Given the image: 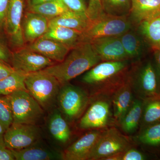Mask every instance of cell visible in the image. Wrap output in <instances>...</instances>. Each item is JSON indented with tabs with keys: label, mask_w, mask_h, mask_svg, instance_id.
Returning <instances> with one entry per match:
<instances>
[{
	"label": "cell",
	"mask_w": 160,
	"mask_h": 160,
	"mask_svg": "<svg viewBox=\"0 0 160 160\" xmlns=\"http://www.w3.org/2000/svg\"><path fill=\"white\" fill-rule=\"evenodd\" d=\"M102 61L90 42H84L70 50L61 62L42 71L57 79L61 86L97 65Z\"/></svg>",
	"instance_id": "1"
},
{
	"label": "cell",
	"mask_w": 160,
	"mask_h": 160,
	"mask_svg": "<svg viewBox=\"0 0 160 160\" xmlns=\"http://www.w3.org/2000/svg\"><path fill=\"white\" fill-rule=\"evenodd\" d=\"M25 83L27 91L44 110L53 109L62 86L56 78L41 70L26 74Z\"/></svg>",
	"instance_id": "2"
},
{
	"label": "cell",
	"mask_w": 160,
	"mask_h": 160,
	"mask_svg": "<svg viewBox=\"0 0 160 160\" xmlns=\"http://www.w3.org/2000/svg\"><path fill=\"white\" fill-rule=\"evenodd\" d=\"M132 28L131 21L127 16H117L106 14L90 21L87 29L82 32L85 42L97 38L119 37Z\"/></svg>",
	"instance_id": "3"
},
{
	"label": "cell",
	"mask_w": 160,
	"mask_h": 160,
	"mask_svg": "<svg viewBox=\"0 0 160 160\" xmlns=\"http://www.w3.org/2000/svg\"><path fill=\"white\" fill-rule=\"evenodd\" d=\"M13 123L36 125L44 116V109L28 91L20 90L9 95Z\"/></svg>",
	"instance_id": "4"
},
{
	"label": "cell",
	"mask_w": 160,
	"mask_h": 160,
	"mask_svg": "<svg viewBox=\"0 0 160 160\" xmlns=\"http://www.w3.org/2000/svg\"><path fill=\"white\" fill-rule=\"evenodd\" d=\"M88 102V95L79 87L68 83L61 86L57 102L60 111L69 121H74L80 117Z\"/></svg>",
	"instance_id": "5"
},
{
	"label": "cell",
	"mask_w": 160,
	"mask_h": 160,
	"mask_svg": "<svg viewBox=\"0 0 160 160\" xmlns=\"http://www.w3.org/2000/svg\"><path fill=\"white\" fill-rule=\"evenodd\" d=\"M24 0H9L6 13L4 32L12 51L25 47L22 22L24 12Z\"/></svg>",
	"instance_id": "6"
},
{
	"label": "cell",
	"mask_w": 160,
	"mask_h": 160,
	"mask_svg": "<svg viewBox=\"0 0 160 160\" xmlns=\"http://www.w3.org/2000/svg\"><path fill=\"white\" fill-rule=\"evenodd\" d=\"M40 135L36 125L12 123L4 134L5 146L11 150L24 149L38 142Z\"/></svg>",
	"instance_id": "7"
},
{
	"label": "cell",
	"mask_w": 160,
	"mask_h": 160,
	"mask_svg": "<svg viewBox=\"0 0 160 160\" xmlns=\"http://www.w3.org/2000/svg\"><path fill=\"white\" fill-rule=\"evenodd\" d=\"M128 140L115 128L102 132L89 160H104L129 149Z\"/></svg>",
	"instance_id": "8"
},
{
	"label": "cell",
	"mask_w": 160,
	"mask_h": 160,
	"mask_svg": "<svg viewBox=\"0 0 160 160\" xmlns=\"http://www.w3.org/2000/svg\"><path fill=\"white\" fill-rule=\"evenodd\" d=\"M10 64L15 70L28 74L41 71L54 65L55 62L24 47L12 51Z\"/></svg>",
	"instance_id": "9"
},
{
	"label": "cell",
	"mask_w": 160,
	"mask_h": 160,
	"mask_svg": "<svg viewBox=\"0 0 160 160\" xmlns=\"http://www.w3.org/2000/svg\"><path fill=\"white\" fill-rule=\"evenodd\" d=\"M127 66L126 60L108 61L98 63L83 76L82 81L90 85H100L116 77Z\"/></svg>",
	"instance_id": "10"
},
{
	"label": "cell",
	"mask_w": 160,
	"mask_h": 160,
	"mask_svg": "<svg viewBox=\"0 0 160 160\" xmlns=\"http://www.w3.org/2000/svg\"><path fill=\"white\" fill-rule=\"evenodd\" d=\"M102 61H124L129 59L119 37L97 38L89 41Z\"/></svg>",
	"instance_id": "11"
},
{
	"label": "cell",
	"mask_w": 160,
	"mask_h": 160,
	"mask_svg": "<svg viewBox=\"0 0 160 160\" xmlns=\"http://www.w3.org/2000/svg\"><path fill=\"white\" fill-rule=\"evenodd\" d=\"M102 133L92 131L84 135L65 150L63 160H89Z\"/></svg>",
	"instance_id": "12"
},
{
	"label": "cell",
	"mask_w": 160,
	"mask_h": 160,
	"mask_svg": "<svg viewBox=\"0 0 160 160\" xmlns=\"http://www.w3.org/2000/svg\"><path fill=\"white\" fill-rule=\"evenodd\" d=\"M110 116V107L106 101H98L92 104L80 120L79 126L83 129L106 127Z\"/></svg>",
	"instance_id": "13"
},
{
	"label": "cell",
	"mask_w": 160,
	"mask_h": 160,
	"mask_svg": "<svg viewBox=\"0 0 160 160\" xmlns=\"http://www.w3.org/2000/svg\"><path fill=\"white\" fill-rule=\"evenodd\" d=\"M26 47L58 63L62 62L71 50L66 45L58 41L42 37Z\"/></svg>",
	"instance_id": "14"
},
{
	"label": "cell",
	"mask_w": 160,
	"mask_h": 160,
	"mask_svg": "<svg viewBox=\"0 0 160 160\" xmlns=\"http://www.w3.org/2000/svg\"><path fill=\"white\" fill-rule=\"evenodd\" d=\"M49 28V20L41 15L29 11L23 16L22 28L25 42H33L42 37Z\"/></svg>",
	"instance_id": "15"
},
{
	"label": "cell",
	"mask_w": 160,
	"mask_h": 160,
	"mask_svg": "<svg viewBox=\"0 0 160 160\" xmlns=\"http://www.w3.org/2000/svg\"><path fill=\"white\" fill-rule=\"evenodd\" d=\"M130 21L138 25L160 16V0H132Z\"/></svg>",
	"instance_id": "16"
},
{
	"label": "cell",
	"mask_w": 160,
	"mask_h": 160,
	"mask_svg": "<svg viewBox=\"0 0 160 160\" xmlns=\"http://www.w3.org/2000/svg\"><path fill=\"white\" fill-rule=\"evenodd\" d=\"M11 150L16 160H63L62 153L42 146L39 141L27 148Z\"/></svg>",
	"instance_id": "17"
},
{
	"label": "cell",
	"mask_w": 160,
	"mask_h": 160,
	"mask_svg": "<svg viewBox=\"0 0 160 160\" xmlns=\"http://www.w3.org/2000/svg\"><path fill=\"white\" fill-rule=\"evenodd\" d=\"M42 37L55 40L70 49L85 42L82 32L63 26H49L48 31Z\"/></svg>",
	"instance_id": "18"
},
{
	"label": "cell",
	"mask_w": 160,
	"mask_h": 160,
	"mask_svg": "<svg viewBox=\"0 0 160 160\" xmlns=\"http://www.w3.org/2000/svg\"><path fill=\"white\" fill-rule=\"evenodd\" d=\"M139 86L143 99L160 96V87L155 70L151 63H147L141 70Z\"/></svg>",
	"instance_id": "19"
},
{
	"label": "cell",
	"mask_w": 160,
	"mask_h": 160,
	"mask_svg": "<svg viewBox=\"0 0 160 160\" xmlns=\"http://www.w3.org/2000/svg\"><path fill=\"white\" fill-rule=\"evenodd\" d=\"M48 128L52 137L58 142L65 144L69 141L71 132L59 109H54L51 112L48 121Z\"/></svg>",
	"instance_id": "20"
},
{
	"label": "cell",
	"mask_w": 160,
	"mask_h": 160,
	"mask_svg": "<svg viewBox=\"0 0 160 160\" xmlns=\"http://www.w3.org/2000/svg\"><path fill=\"white\" fill-rule=\"evenodd\" d=\"M90 22L87 16L69 11L49 20V26H63L83 32L87 29Z\"/></svg>",
	"instance_id": "21"
},
{
	"label": "cell",
	"mask_w": 160,
	"mask_h": 160,
	"mask_svg": "<svg viewBox=\"0 0 160 160\" xmlns=\"http://www.w3.org/2000/svg\"><path fill=\"white\" fill-rule=\"evenodd\" d=\"M132 94L129 82L123 84L118 89L113 99L115 119L121 122L132 104Z\"/></svg>",
	"instance_id": "22"
},
{
	"label": "cell",
	"mask_w": 160,
	"mask_h": 160,
	"mask_svg": "<svg viewBox=\"0 0 160 160\" xmlns=\"http://www.w3.org/2000/svg\"><path fill=\"white\" fill-rule=\"evenodd\" d=\"M143 101L136 100L121 120V126L124 131L128 133L133 132L137 129L142 119Z\"/></svg>",
	"instance_id": "23"
},
{
	"label": "cell",
	"mask_w": 160,
	"mask_h": 160,
	"mask_svg": "<svg viewBox=\"0 0 160 160\" xmlns=\"http://www.w3.org/2000/svg\"><path fill=\"white\" fill-rule=\"evenodd\" d=\"M160 122V96L143 99L142 129Z\"/></svg>",
	"instance_id": "24"
},
{
	"label": "cell",
	"mask_w": 160,
	"mask_h": 160,
	"mask_svg": "<svg viewBox=\"0 0 160 160\" xmlns=\"http://www.w3.org/2000/svg\"><path fill=\"white\" fill-rule=\"evenodd\" d=\"M26 73L15 70L0 81V95L8 96L20 90L27 91L25 80Z\"/></svg>",
	"instance_id": "25"
},
{
	"label": "cell",
	"mask_w": 160,
	"mask_h": 160,
	"mask_svg": "<svg viewBox=\"0 0 160 160\" xmlns=\"http://www.w3.org/2000/svg\"><path fill=\"white\" fill-rule=\"evenodd\" d=\"M29 11L41 15L50 20L70 10L62 0H51L39 5L29 6Z\"/></svg>",
	"instance_id": "26"
},
{
	"label": "cell",
	"mask_w": 160,
	"mask_h": 160,
	"mask_svg": "<svg viewBox=\"0 0 160 160\" xmlns=\"http://www.w3.org/2000/svg\"><path fill=\"white\" fill-rule=\"evenodd\" d=\"M140 32L153 49L160 47V16L141 23Z\"/></svg>",
	"instance_id": "27"
},
{
	"label": "cell",
	"mask_w": 160,
	"mask_h": 160,
	"mask_svg": "<svg viewBox=\"0 0 160 160\" xmlns=\"http://www.w3.org/2000/svg\"><path fill=\"white\" fill-rule=\"evenodd\" d=\"M138 141L152 149H160V122L142 129L138 136Z\"/></svg>",
	"instance_id": "28"
},
{
	"label": "cell",
	"mask_w": 160,
	"mask_h": 160,
	"mask_svg": "<svg viewBox=\"0 0 160 160\" xmlns=\"http://www.w3.org/2000/svg\"><path fill=\"white\" fill-rule=\"evenodd\" d=\"M119 37L129 58L138 57L142 51V44L139 38L131 29Z\"/></svg>",
	"instance_id": "29"
},
{
	"label": "cell",
	"mask_w": 160,
	"mask_h": 160,
	"mask_svg": "<svg viewBox=\"0 0 160 160\" xmlns=\"http://www.w3.org/2000/svg\"><path fill=\"white\" fill-rule=\"evenodd\" d=\"M102 5L106 14L127 16L131 10L132 0H102Z\"/></svg>",
	"instance_id": "30"
},
{
	"label": "cell",
	"mask_w": 160,
	"mask_h": 160,
	"mask_svg": "<svg viewBox=\"0 0 160 160\" xmlns=\"http://www.w3.org/2000/svg\"><path fill=\"white\" fill-rule=\"evenodd\" d=\"M13 122V115L9 96L0 95V123L7 129Z\"/></svg>",
	"instance_id": "31"
},
{
	"label": "cell",
	"mask_w": 160,
	"mask_h": 160,
	"mask_svg": "<svg viewBox=\"0 0 160 160\" xmlns=\"http://www.w3.org/2000/svg\"><path fill=\"white\" fill-rule=\"evenodd\" d=\"M12 51L6 35L0 32V60L10 64Z\"/></svg>",
	"instance_id": "32"
},
{
	"label": "cell",
	"mask_w": 160,
	"mask_h": 160,
	"mask_svg": "<svg viewBox=\"0 0 160 160\" xmlns=\"http://www.w3.org/2000/svg\"><path fill=\"white\" fill-rule=\"evenodd\" d=\"M104 13L102 0H89L87 8V15L90 21L96 19Z\"/></svg>",
	"instance_id": "33"
},
{
	"label": "cell",
	"mask_w": 160,
	"mask_h": 160,
	"mask_svg": "<svg viewBox=\"0 0 160 160\" xmlns=\"http://www.w3.org/2000/svg\"><path fill=\"white\" fill-rule=\"evenodd\" d=\"M62 1L70 11L78 14L87 16V6H86L84 0H62Z\"/></svg>",
	"instance_id": "34"
},
{
	"label": "cell",
	"mask_w": 160,
	"mask_h": 160,
	"mask_svg": "<svg viewBox=\"0 0 160 160\" xmlns=\"http://www.w3.org/2000/svg\"><path fill=\"white\" fill-rule=\"evenodd\" d=\"M146 156L141 152L133 149H128L119 154V160H144Z\"/></svg>",
	"instance_id": "35"
},
{
	"label": "cell",
	"mask_w": 160,
	"mask_h": 160,
	"mask_svg": "<svg viewBox=\"0 0 160 160\" xmlns=\"http://www.w3.org/2000/svg\"><path fill=\"white\" fill-rule=\"evenodd\" d=\"M9 0H0V32H4V24Z\"/></svg>",
	"instance_id": "36"
},
{
	"label": "cell",
	"mask_w": 160,
	"mask_h": 160,
	"mask_svg": "<svg viewBox=\"0 0 160 160\" xmlns=\"http://www.w3.org/2000/svg\"><path fill=\"white\" fill-rule=\"evenodd\" d=\"M14 71V69L11 65L0 60V81Z\"/></svg>",
	"instance_id": "37"
},
{
	"label": "cell",
	"mask_w": 160,
	"mask_h": 160,
	"mask_svg": "<svg viewBox=\"0 0 160 160\" xmlns=\"http://www.w3.org/2000/svg\"><path fill=\"white\" fill-rule=\"evenodd\" d=\"M11 149L6 147H0V160H15Z\"/></svg>",
	"instance_id": "38"
},
{
	"label": "cell",
	"mask_w": 160,
	"mask_h": 160,
	"mask_svg": "<svg viewBox=\"0 0 160 160\" xmlns=\"http://www.w3.org/2000/svg\"><path fill=\"white\" fill-rule=\"evenodd\" d=\"M153 49L154 51L155 59L156 63L158 74L160 78V47Z\"/></svg>",
	"instance_id": "39"
},
{
	"label": "cell",
	"mask_w": 160,
	"mask_h": 160,
	"mask_svg": "<svg viewBox=\"0 0 160 160\" xmlns=\"http://www.w3.org/2000/svg\"><path fill=\"white\" fill-rule=\"evenodd\" d=\"M6 129L0 123V147H6L4 142V134Z\"/></svg>",
	"instance_id": "40"
},
{
	"label": "cell",
	"mask_w": 160,
	"mask_h": 160,
	"mask_svg": "<svg viewBox=\"0 0 160 160\" xmlns=\"http://www.w3.org/2000/svg\"><path fill=\"white\" fill-rule=\"evenodd\" d=\"M50 1L51 0H29V6H36Z\"/></svg>",
	"instance_id": "41"
}]
</instances>
